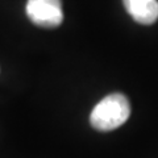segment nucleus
<instances>
[{"label": "nucleus", "mask_w": 158, "mask_h": 158, "mask_svg": "<svg viewBox=\"0 0 158 158\" xmlns=\"http://www.w3.org/2000/svg\"><path fill=\"white\" fill-rule=\"evenodd\" d=\"M131 116L129 100L123 94H110L94 107L90 124L99 132H110L121 127Z\"/></svg>", "instance_id": "nucleus-1"}, {"label": "nucleus", "mask_w": 158, "mask_h": 158, "mask_svg": "<svg viewBox=\"0 0 158 158\" xmlns=\"http://www.w3.org/2000/svg\"><path fill=\"white\" fill-rule=\"evenodd\" d=\"M28 19L37 27L53 29L62 24L61 0H28L25 6Z\"/></svg>", "instance_id": "nucleus-2"}, {"label": "nucleus", "mask_w": 158, "mask_h": 158, "mask_svg": "<svg viewBox=\"0 0 158 158\" xmlns=\"http://www.w3.org/2000/svg\"><path fill=\"white\" fill-rule=\"evenodd\" d=\"M123 4L138 24L152 25L158 20V0H123Z\"/></svg>", "instance_id": "nucleus-3"}]
</instances>
